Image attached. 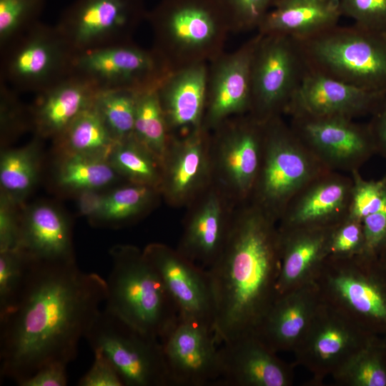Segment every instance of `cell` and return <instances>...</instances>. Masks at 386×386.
<instances>
[{
	"mask_svg": "<svg viewBox=\"0 0 386 386\" xmlns=\"http://www.w3.org/2000/svg\"><path fill=\"white\" fill-rule=\"evenodd\" d=\"M210 132L212 184L234 207L248 202L261 162L264 123L245 114Z\"/></svg>",
	"mask_w": 386,
	"mask_h": 386,
	"instance_id": "11",
	"label": "cell"
},
{
	"mask_svg": "<svg viewBox=\"0 0 386 386\" xmlns=\"http://www.w3.org/2000/svg\"><path fill=\"white\" fill-rule=\"evenodd\" d=\"M259 35L252 60L248 114L264 123L287 113L307 67L297 40L281 34Z\"/></svg>",
	"mask_w": 386,
	"mask_h": 386,
	"instance_id": "10",
	"label": "cell"
},
{
	"mask_svg": "<svg viewBox=\"0 0 386 386\" xmlns=\"http://www.w3.org/2000/svg\"><path fill=\"white\" fill-rule=\"evenodd\" d=\"M0 81L38 94L73 74L77 52L56 24L37 21L0 49Z\"/></svg>",
	"mask_w": 386,
	"mask_h": 386,
	"instance_id": "8",
	"label": "cell"
},
{
	"mask_svg": "<svg viewBox=\"0 0 386 386\" xmlns=\"http://www.w3.org/2000/svg\"><path fill=\"white\" fill-rule=\"evenodd\" d=\"M234 206L212 184L187 207L177 250L186 258L208 269L226 242Z\"/></svg>",
	"mask_w": 386,
	"mask_h": 386,
	"instance_id": "20",
	"label": "cell"
},
{
	"mask_svg": "<svg viewBox=\"0 0 386 386\" xmlns=\"http://www.w3.org/2000/svg\"><path fill=\"white\" fill-rule=\"evenodd\" d=\"M138 93L128 89L97 92L94 106L117 142L133 134Z\"/></svg>",
	"mask_w": 386,
	"mask_h": 386,
	"instance_id": "37",
	"label": "cell"
},
{
	"mask_svg": "<svg viewBox=\"0 0 386 386\" xmlns=\"http://www.w3.org/2000/svg\"><path fill=\"white\" fill-rule=\"evenodd\" d=\"M219 355V385H292V366L279 358L277 352L254 335L222 343Z\"/></svg>",
	"mask_w": 386,
	"mask_h": 386,
	"instance_id": "23",
	"label": "cell"
},
{
	"mask_svg": "<svg viewBox=\"0 0 386 386\" xmlns=\"http://www.w3.org/2000/svg\"><path fill=\"white\" fill-rule=\"evenodd\" d=\"M28 262L29 258L19 249L0 252V315L16 300Z\"/></svg>",
	"mask_w": 386,
	"mask_h": 386,
	"instance_id": "41",
	"label": "cell"
},
{
	"mask_svg": "<svg viewBox=\"0 0 386 386\" xmlns=\"http://www.w3.org/2000/svg\"><path fill=\"white\" fill-rule=\"evenodd\" d=\"M162 161V198L172 207H187L212 184L211 132L201 127L170 135Z\"/></svg>",
	"mask_w": 386,
	"mask_h": 386,
	"instance_id": "16",
	"label": "cell"
},
{
	"mask_svg": "<svg viewBox=\"0 0 386 386\" xmlns=\"http://www.w3.org/2000/svg\"><path fill=\"white\" fill-rule=\"evenodd\" d=\"M170 72L153 48L144 49L131 42L77 53L73 74L99 91L140 92L157 89Z\"/></svg>",
	"mask_w": 386,
	"mask_h": 386,
	"instance_id": "13",
	"label": "cell"
},
{
	"mask_svg": "<svg viewBox=\"0 0 386 386\" xmlns=\"http://www.w3.org/2000/svg\"><path fill=\"white\" fill-rule=\"evenodd\" d=\"M341 16L339 0H275L257 32L303 41L338 25Z\"/></svg>",
	"mask_w": 386,
	"mask_h": 386,
	"instance_id": "29",
	"label": "cell"
},
{
	"mask_svg": "<svg viewBox=\"0 0 386 386\" xmlns=\"http://www.w3.org/2000/svg\"><path fill=\"white\" fill-rule=\"evenodd\" d=\"M98 91L89 81L73 74L36 94L29 105L35 136L42 139L56 138L81 112L94 105Z\"/></svg>",
	"mask_w": 386,
	"mask_h": 386,
	"instance_id": "27",
	"label": "cell"
},
{
	"mask_svg": "<svg viewBox=\"0 0 386 386\" xmlns=\"http://www.w3.org/2000/svg\"><path fill=\"white\" fill-rule=\"evenodd\" d=\"M147 20L152 48L170 71L210 62L224 52L232 32L219 0H159Z\"/></svg>",
	"mask_w": 386,
	"mask_h": 386,
	"instance_id": "3",
	"label": "cell"
},
{
	"mask_svg": "<svg viewBox=\"0 0 386 386\" xmlns=\"http://www.w3.org/2000/svg\"><path fill=\"white\" fill-rule=\"evenodd\" d=\"M19 94L0 81V134L3 147L33 129L30 107L23 103Z\"/></svg>",
	"mask_w": 386,
	"mask_h": 386,
	"instance_id": "39",
	"label": "cell"
},
{
	"mask_svg": "<svg viewBox=\"0 0 386 386\" xmlns=\"http://www.w3.org/2000/svg\"><path fill=\"white\" fill-rule=\"evenodd\" d=\"M332 378L340 386H386V337H374Z\"/></svg>",
	"mask_w": 386,
	"mask_h": 386,
	"instance_id": "35",
	"label": "cell"
},
{
	"mask_svg": "<svg viewBox=\"0 0 386 386\" xmlns=\"http://www.w3.org/2000/svg\"><path fill=\"white\" fill-rule=\"evenodd\" d=\"M157 89L138 93L133 134L162 159L170 134Z\"/></svg>",
	"mask_w": 386,
	"mask_h": 386,
	"instance_id": "36",
	"label": "cell"
},
{
	"mask_svg": "<svg viewBox=\"0 0 386 386\" xmlns=\"http://www.w3.org/2000/svg\"><path fill=\"white\" fill-rule=\"evenodd\" d=\"M106 297V280L75 259L29 258L16 300L0 315L1 377L19 385L49 363L67 365Z\"/></svg>",
	"mask_w": 386,
	"mask_h": 386,
	"instance_id": "1",
	"label": "cell"
},
{
	"mask_svg": "<svg viewBox=\"0 0 386 386\" xmlns=\"http://www.w3.org/2000/svg\"><path fill=\"white\" fill-rule=\"evenodd\" d=\"M108 160L127 182L151 187L160 191L162 161L134 134L117 142Z\"/></svg>",
	"mask_w": 386,
	"mask_h": 386,
	"instance_id": "34",
	"label": "cell"
},
{
	"mask_svg": "<svg viewBox=\"0 0 386 386\" xmlns=\"http://www.w3.org/2000/svg\"><path fill=\"white\" fill-rule=\"evenodd\" d=\"M366 252H375L386 241V207L362 220Z\"/></svg>",
	"mask_w": 386,
	"mask_h": 386,
	"instance_id": "48",
	"label": "cell"
},
{
	"mask_svg": "<svg viewBox=\"0 0 386 386\" xmlns=\"http://www.w3.org/2000/svg\"><path fill=\"white\" fill-rule=\"evenodd\" d=\"M18 249L31 259H75L69 218L48 202L25 204L21 211Z\"/></svg>",
	"mask_w": 386,
	"mask_h": 386,
	"instance_id": "28",
	"label": "cell"
},
{
	"mask_svg": "<svg viewBox=\"0 0 386 386\" xmlns=\"http://www.w3.org/2000/svg\"><path fill=\"white\" fill-rule=\"evenodd\" d=\"M367 123L370 130L376 154L386 159V95L370 114Z\"/></svg>",
	"mask_w": 386,
	"mask_h": 386,
	"instance_id": "50",
	"label": "cell"
},
{
	"mask_svg": "<svg viewBox=\"0 0 386 386\" xmlns=\"http://www.w3.org/2000/svg\"><path fill=\"white\" fill-rule=\"evenodd\" d=\"M104 307L136 329L160 338L177 321V307L143 249L116 244Z\"/></svg>",
	"mask_w": 386,
	"mask_h": 386,
	"instance_id": "4",
	"label": "cell"
},
{
	"mask_svg": "<svg viewBox=\"0 0 386 386\" xmlns=\"http://www.w3.org/2000/svg\"><path fill=\"white\" fill-rule=\"evenodd\" d=\"M339 6L355 26L386 36V0H339Z\"/></svg>",
	"mask_w": 386,
	"mask_h": 386,
	"instance_id": "43",
	"label": "cell"
},
{
	"mask_svg": "<svg viewBox=\"0 0 386 386\" xmlns=\"http://www.w3.org/2000/svg\"><path fill=\"white\" fill-rule=\"evenodd\" d=\"M314 280L325 302L367 332L386 337V272L375 252L328 255Z\"/></svg>",
	"mask_w": 386,
	"mask_h": 386,
	"instance_id": "6",
	"label": "cell"
},
{
	"mask_svg": "<svg viewBox=\"0 0 386 386\" xmlns=\"http://www.w3.org/2000/svg\"><path fill=\"white\" fill-rule=\"evenodd\" d=\"M162 198L159 189L131 182L107 192L104 206L94 225L118 227L150 212Z\"/></svg>",
	"mask_w": 386,
	"mask_h": 386,
	"instance_id": "33",
	"label": "cell"
},
{
	"mask_svg": "<svg viewBox=\"0 0 386 386\" xmlns=\"http://www.w3.org/2000/svg\"><path fill=\"white\" fill-rule=\"evenodd\" d=\"M335 227L278 228L281 264L277 282V296L314 280L329 254Z\"/></svg>",
	"mask_w": 386,
	"mask_h": 386,
	"instance_id": "26",
	"label": "cell"
},
{
	"mask_svg": "<svg viewBox=\"0 0 386 386\" xmlns=\"http://www.w3.org/2000/svg\"><path fill=\"white\" fill-rule=\"evenodd\" d=\"M352 189L350 174L331 170L322 173L292 197L278 228L336 226L349 215Z\"/></svg>",
	"mask_w": 386,
	"mask_h": 386,
	"instance_id": "21",
	"label": "cell"
},
{
	"mask_svg": "<svg viewBox=\"0 0 386 386\" xmlns=\"http://www.w3.org/2000/svg\"><path fill=\"white\" fill-rule=\"evenodd\" d=\"M40 137L35 136L28 144L18 148L4 147L0 157L1 193L19 206L37 185L41 176Z\"/></svg>",
	"mask_w": 386,
	"mask_h": 386,
	"instance_id": "30",
	"label": "cell"
},
{
	"mask_svg": "<svg viewBox=\"0 0 386 386\" xmlns=\"http://www.w3.org/2000/svg\"><path fill=\"white\" fill-rule=\"evenodd\" d=\"M308 69L352 86L386 94V36L339 24L298 41Z\"/></svg>",
	"mask_w": 386,
	"mask_h": 386,
	"instance_id": "5",
	"label": "cell"
},
{
	"mask_svg": "<svg viewBox=\"0 0 386 386\" xmlns=\"http://www.w3.org/2000/svg\"><path fill=\"white\" fill-rule=\"evenodd\" d=\"M160 341L171 386L216 385L219 355L212 330L179 317Z\"/></svg>",
	"mask_w": 386,
	"mask_h": 386,
	"instance_id": "19",
	"label": "cell"
},
{
	"mask_svg": "<svg viewBox=\"0 0 386 386\" xmlns=\"http://www.w3.org/2000/svg\"><path fill=\"white\" fill-rule=\"evenodd\" d=\"M66 365L53 362L39 368L21 382L20 386H66L68 382Z\"/></svg>",
	"mask_w": 386,
	"mask_h": 386,
	"instance_id": "47",
	"label": "cell"
},
{
	"mask_svg": "<svg viewBox=\"0 0 386 386\" xmlns=\"http://www.w3.org/2000/svg\"><path fill=\"white\" fill-rule=\"evenodd\" d=\"M350 174L352 189L349 216L362 220L386 207V174L378 180H365L359 171Z\"/></svg>",
	"mask_w": 386,
	"mask_h": 386,
	"instance_id": "40",
	"label": "cell"
},
{
	"mask_svg": "<svg viewBox=\"0 0 386 386\" xmlns=\"http://www.w3.org/2000/svg\"><path fill=\"white\" fill-rule=\"evenodd\" d=\"M280 264L277 222L250 201L236 206L224 245L207 269L217 345L255 333L277 296Z\"/></svg>",
	"mask_w": 386,
	"mask_h": 386,
	"instance_id": "2",
	"label": "cell"
},
{
	"mask_svg": "<svg viewBox=\"0 0 386 386\" xmlns=\"http://www.w3.org/2000/svg\"><path fill=\"white\" fill-rule=\"evenodd\" d=\"M94 362L90 369L80 378L79 386H124L118 372L99 350H94Z\"/></svg>",
	"mask_w": 386,
	"mask_h": 386,
	"instance_id": "46",
	"label": "cell"
},
{
	"mask_svg": "<svg viewBox=\"0 0 386 386\" xmlns=\"http://www.w3.org/2000/svg\"><path fill=\"white\" fill-rule=\"evenodd\" d=\"M106 192L102 190L87 189L74 195L79 214L93 224L102 212Z\"/></svg>",
	"mask_w": 386,
	"mask_h": 386,
	"instance_id": "49",
	"label": "cell"
},
{
	"mask_svg": "<svg viewBox=\"0 0 386 386\" xmlns=\"http://www.w3.org/2000/svg\"><path fill=\"white\" fill-rule=\"evenodd\" d=\"M53 183L62 193L74 195L87 190L103 189L124 180L108 159L81 155H56Z\"/></svg>",
	"mask_w": 386,
	"mask_h": 386,
	"instance_id": "31",
	"label": "cell"
},
{
	"mask_svg": "<svg viewBox=\"0 0 386 386\" xmlns=\"http://www.w3.org/2000/svg\"><path fill=\"white\" fill-rule=\"evenodd\" d=\"M147 13L145 0H74L56 25L80 53L133 42Z\"/></svg>",
	"mask_w": 386,
	"mask_h": 386,
	"instance_id": "12",
	"label": "cell"
},
{
	"mask_svg": "<svg viewBox=\"0 0 386 386\" xmlns=\"http://www.w3.org/2000/svg\"><path fill=\"white\" fill-rule=\"evenodd\" d=\"M385 95L352 86L307 68L286 114L355 119L371 114Z\"/></svg>",
	"mask_w": 386,
	"mask_h": 386,
	"instance_id": "22",
	"label": "cell"
},
{
	"mask_svg": "<svg viewBox=\"0 0 386 386\" xmlns=\"http://www.w3.org/2000/svg\"><path fill=\"white\" fill-rule=\"evenodd\" d=\"M143 252L159 274L177 307L179 317L214 332L215 306L207 269L163 243H150Z\"/></svg>",
	"mask_w": 386,
	"mask_h": 386,
	"instance_id": "17",
	"label": "cell"
},
{
	"mask_svg": "<svg viewBox=\"0 0 386 386\" xmlns=\"http://www.w3.org/2000/svg\"><path fill=\"white\" fill-rule=\"evenodd\" d=\"M259 36L257 33L234 51H224L208 63L204 129L212 131L232 117L249 113L251 65Z\"/></svg>",
	"mask_w": 386,
	"mask_h": 386,
	"instance_id": "18",
	"label": "cell"
},
{
	"mask_svg": "<svg viewBox=\"0 0 386 386\" xmlns=\"http://www.w3.org/2000/svg\"><path fill=\"white\" fill-rule=\"evenodd\" d=\"M22 208L0 194V252L18 249Z\"/></svg>",
	"mask_w": 386,
	"mask_h": 386,
	"instance_id": "45",
	"label": "cell"
},
{
	"mask_svg": "<svg viewBox=\"0 0 386 386\" xmlns=\"http://www.w3.org/2000/svg\"><path fill=\"white\" fill-rule=\"evenodd\" d=\"M322 303L315 280L278 295L254 335L277 353L293 352Z\"/></svg>",
	"mask_w": 386,
	"mask_h": 386,
	"instance_id": "24",
	"label": "cell"
},
{
	"mask_svg": "<svg viewBox=\"0 0 386 386\" xmlns=\"http://www.w3.org/2000/svg\"><path fill=\"white\" fill-rule=\"evenodd\" d=\"M208 63L171 71L157 88L170 135L182 136L202 127Z\"/></svg>",
	"mask_w": 386,
	"mask_h": 386,
	"instance_id": "25",
	"label": "cell"
},
{
	"mask_svg": "<svg viewBox=\"0 0 386 386\" xmlns=\"http://www.w3.org/2000/svg\"><path fill=\"white\" fill-rule=\"evenodd\" d=\"M345 315L324 302L293 353L295 364L314 383L332 377L374 337Z\"/></svg>",
	"mask_w": 386,
	"mask_h": 386,
	"instance_id": "14",
	"label": "cell"
},
{
	"mask_svg": "<svg viewBox=\"0 0 386 386\" xmlns=\"http://www.w3.org/2000/svg\"><path fill=\"white\" fill-rule=\"evenodd\" d=\"M86 340L102 352L124 386H171L160 340L127 323L104 307Z\"/></svg>",
	"mask_w": 386,
	"mask_h": 386,
	"instance_id": "9",
	"label": "cell"
},
{
	"mask_svg": "<svg viewBox=\"0 0 386 386\" xmlns=\"http://www.w3.org/2000/svg\"><path fill=\"white\" fill-rule=\"evenodd\" d=\"M365 252V238L362 220L348 215L334 228L328 255L345 257Z\"/></svg>",
	"mask_w": 386,
	"mask_h": 386,
	"instance_id": "44",
	"label": "cell"
},
{
	"mask_svg": "<svg viewBox=\"0 0 386 386\" xmlns=\"http://www.w3.org/2000/svg\"><path fill=\"white\" fill-rule=\"evenodd\" d=\"M382 267L386 272V241L375 252Z\"/></svg>",
	"mask_w": 386,
	"mask_h": 386,
	"instance_id": "51",
	"label": "cell"
},
{
	"mask_svg": "<svg viewBox=\"0 0 386 386\" xmlns=\"http://www.w3.org/2000/svg\"><path fill=\"white\" fill-rule=\"evenodd\" d=\"M275 0H219L232 32L258 29Z\"/></svg>",
	"mask_w": 386,
	"mask_h": 386,
	"instance_id": "42",
	"label": "cell"
},
{
	"mask_svg": "<svg viewBox=\"0 0 386 386\" xmlns=\"http://www.w3.org/2000/svg\"><path fill=\"white\" fill-rule=\"evenodd\" d=\"M282 117L264 122L259 172L249 201L277 222L292 197L328 171Z\"/></svg>",
	"mask_w": 386,
	"mask_h": 386,
	"instance_id": "7",
	"label": "cell"
},
{
	"mask_svg": "<svg viewBox=\"0 0 386 386\" xmlns=\"http://www.w3.org/2000/svg\"><path fill=\"white\" fill-rule=\"evenodd\" d=\"M53 141L58 154H81L108 159L114 139L93 105L81 112Z\"/></svg>",
	"mask_w": 386,
	"mask_h": 386,
	"instance_id": "32",
	"label": "cell"
},
{
	"mask_svg": "<svg viewBox=\"0 0 386 386\" xmlns=\"http://www.w3.org/2000/svg\"><path fill=\"white\" fill-rule=\"evenodd\" d=\"M46 0H0V49L37 21Z\"/></svg>",
	"mask_w": 386,
	"mask_h": 386,
	"instance_id": "38",
	"label": "cell"
},
{
	"mask_svg": "<svg viewBox=\"0 0 386 386\" xmlns=\"http://www.w3.org/2000/svg\"><path fill=\"white\" fill-rule=\"evenodd\" d=\"M290 117L293 132L329 170L351 174L376 154L367 123L343 117Z\"/></svg>",
	"mask_w": 386,
	"mask_h": 386,
	"instance_id": "15",
	"label": "cell"
}]
</instances>
